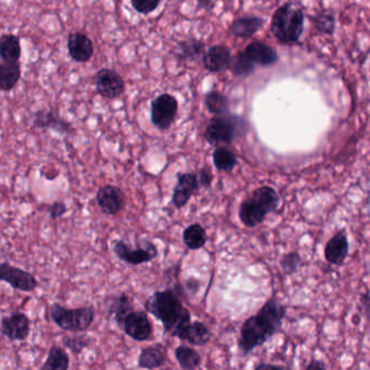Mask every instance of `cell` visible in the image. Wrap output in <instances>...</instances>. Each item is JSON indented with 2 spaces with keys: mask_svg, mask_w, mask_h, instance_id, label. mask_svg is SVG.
I'll return each instance as SVG.
<instances>
[{
  "mask_svg": "<svg viewBox=\"0 0 370 370\" xmlns=\"http://www.w3.org/2000/svg\"><path fill=\"white\" fill-rule=\"evenodd\" d=\"M279 204V194L272 187H260L241 202L239 218L245 227L254 229L264 222L268 214L277 211Z\"/></svg>",
  "mask_w": 370,
  "mask_h": 370,
  "instance_id": "3",
  "label": "cell"
},
{
  "mask_svg": "<svg viewBox=\"0 0 370 370\" xmlns=\"http://www.w3.org/2000/svg\"><path fill=\"white\" fill-rule=\"evenodd\" d=\"M199 288H200V282L196 278L190 277L185 282L184 290L186 294L192 293V295H194L199 291Z\"/></svg>",
  "mask_w": 370,
  "mask_h": 370,
  "instance_id": "40",
  "label": "cell"
},
{
  "mask_svg": "<svg viewBox=\"0 0 370 370\" xmlns=\"http://www.w3.org/2000/svg\"><path fill=\"white\" fill-rule=\"evenodd\" d=\"M22 54L20 38L13 34H3L0 38V58L1 61H19Z\"/></svg>",
  "mask_w": 370,
  "mask_h": 370,
  "instance_id": "23",
  "label": "cell"
},
{
  "mask_svg": "<svg viewBox=\"0 0 370 370\" xmlns=\"http://www.w3.org/2000/svg\"><path fill=\"white\" fill-rule=\"evenodd\" d=\"M70 366V357L61 346H54L50 348L48 357L42 370H66Z\"/></svg>",
  "mask_w": 370,
  "mask_h": 370,
  "instance_id": "31",
  "label": "cell"
},
{
  "mask_svg": "<svg viewBox=\"0 0 370 370\" xmlns=\"http://www.w3.org/2000/svg\"><path fill=\"white\" fill-rule=\"evenodd\" d=\"M358 309H360V313L370 321V289L360 294Z\"/></svg>",
  "mask_w": 370,
  "mask_h": 370,
  "instance_id": "39",
  "label": "cell"
},
{
  "mask_svg": "<svg viewBox=\"0 0 370 370\" xmlns=\"http://www.w3.org/2000/svg\"><path fill=\"white\" fill-rule=\"evenodd\" d=\"M198 6L202 8V9H206V10L213 7V5L211 3V0H198Z\"/></svg>",
  "mask_w": 370,
  "mask_h": 370,
  "instance_id": "42",
  "label": "cell"
},
{
  "mask_svg": "<svg viewBox=\"0 0 370 370\" xmlns=\"http://www.w3.org/2000/svg\"><path fill=\"white\" fill-rule=\"evenodd\" d=\"M302 259L298 252H289L282 256L280 265L284 272L287 275H293L299 270Z\"/></svg>",
  "mask_w": 370,
  "mask_h": 370,
  "instance_id": "35",
  "label": "cell"
},
{
  "mask_svg": "<svg viewBox=\"0 0 370 370\" xmlns=\"http://www.w3.org/2000/svg\"><path fill=\"white\" fill-rule=\"evenodd\" d=\"M245 54L249 56V59L253 63L259 64V65H272L278 61L277 52L264 43H251L245 47Z\"/></svg>",
  "mask_w": 370,
  "mask_h": 370,
  "instance_id": "20",
  "label": "cell"
},
{
  "mask_svg": "<svg viewBox=\"0 0 370 370\" xmlns=\"http://www.w3.org/2000/svg\"><path fill=\"white\" fill-rule=\"evenodd\" d=\"M247 123L242 118L226 114L215 116L208 121L204 138L213 147L229 145L233 141L239 132L245 130Z\"/></svg>",
  "mask_w": 370,
  "mask_h": 370,
  "instance_id": "5",
  "label": "cell"
},
{
  "mask_svg": "<svg viewBox=\"0 0 370 370\" xmlns=\"http://www.w3.org/2000/svg\"><path fill=\"white\" fill-rule=\"evenodd\" d=\"M178 112V101L171 93H161L153 99L150 116L153 125L160 130H169L174 123Z\"/></svg>",
  "mask_w": 370,
  "mask_h": 370,
  "instance_id": "8",
  "label": "cell"
},
{
  "mask_svg": "<svg viewBox=\"0 0 370 370\" xmlns=\"http://www.w3.org/2000/svg\"><path fill=\"white\" fill-rule=\"evenodd\" d=\"M132 309H134V307H132V301L130 295L122 293L113 299L109 311L116 321V325L122 329L126 316L130 314V311H132Z\"/></svg>",
  "mask_w": 370,
  "mask_h": 370,
  "instance_id": "26",
  "label": "cell"
},
{
  "mask_svg": "<svg viewBox=\"0 0 370 370\" xmlns=\"http://www.w3.org/2000/svg\"><path fill=\"white\" fill-rule=\"evenodd\" d=\"M34 126L37 128H49L59 134H70L72 125L60 118L54 111H38L35 113Z\"/></svg>",
  "mask_w": 370,
  "mask_h": 370,
  "instance_id": "19",
  "label": "cell"
},
{
  "mask_svg": "<svg viewBox=\"0 0 370 370\" xmlns=\"http://www.w3.org/2000/svg\"><path fill=\"white\" fill-rule=\"evenodd\" d=\"M167 362V348L162 344H155L142 348L138 357V367L142 369H157L164 367Z\"/></svg>",
  "mask_w": 370,
  "mask_h": 370,
  "instance_id": "18",
  "label": "cell"
},
{
  "mask_svg": "<svg viewBox=\"0 0 370 370\" xmlns=\"http://www.w3.org/2000/svg\"><path fill=\"white\" fill-rule=\"evenodd\" d=\"M96 201L103 214L116 215L125 206V194L118 187L106 185L98 189Z\"/></svg>",
  "mask_w": 370,
  "mask_h": 370,
  "instance_id": "13",
  "label": "cell"
},
{
  "mask_svg": "<svg viewBox=\"0 0 370 370\" xmlns=\"http://www.w3.org/2000/svg\"><path fill=\"white\" fill-rule=\"evenodd\" d=\"M231 58V50L227 47L222 45L210 47L203 54L204 68L211 73H218L229 69Z\"/></svg>",
  "mask_w": 370,
  "mask_h": 370,
  "instance_id": "17",
  "label": "cell"
},
{
  "mask_svg": "<svg viewBox=\"0 0 370 370\" xmlns=\"http://www.w3.org/2000/svg\"><path fill=\"white\" fill-rule=\"evenodd\" d=\"M68 52L74 61L87 62L95 52L93 40L83 33H71L68 37Z\"/></svg>",
  "mask_w": 370,
  "mask_h": 370,
  "instance_id": "15",
  "label": "cell"
},
{
  "mask_svg": "<svg viewBox=\"0 0 370 370\" xmlns=\"http://www.w3.org/2000/svg\"><path fill=\"white\" fill-rule=\"evenodd\" d=\"M212 157H213L214 167L221 172H231L238 164V160H237L235 153L225 146L216 147Z\"/></svg>",
  "mask_w": 370,
  "mask_h": 370,
  "instance_id": "28",
  "label": "cell"
},
{
  "mask_svg": "<svg viewBox=\"0 0 370 370\" xmlns=\"http://www.w3.org/2000/svg\"><path fill=\"white\" fill-rule=\"evenodd\" d=\"M62 344L64 348L71 350L74 355H79L89 346V342L85 337L65 336L62 338Z\"/></svg>",
  "mask_w": 370,
  "mask_h": 370,
  "instance_id": "34",
  "label": "cell"
},
{
  "mask_svg": "<svg viewBox=\"0 0 370 370\" xmlns=\"http://www.w3.org/2000/svg\"><path fill=\"white\" fill-rule=\"evenodd\" d=\"M315 29L323 34L332 35L336 29V17L330 10H323L317 13L314 19H311Z\"/></svg>",
  "mask_w": 370,
  "mask_h": 370,
  "instance_id": "33",
  "label": "cell"
},
{
  "mask_svg": "<svg viewBox=\"0 0 370 370\" xmlns=\"http://www.w3.org/2000/svg\"><path fill=\"white\" fill-rule=\"evenodd\" d=\"M286 315L287 307L272 298L256 314L247 319L241 327L238 340V348L242 355H248L279 332Z\"/></svg>",
  "mask_w": 370,
  "mask_h": 370,
  "instance_id": "1",
  "label": "cell"
},
{
  "mask_svg": "<svg viewBox=\"0 0 370 370\" xmlns=\"http://www.w3.org/2000/svg\"><path fill=\"white\" fill-rule=\"evenodd\" d=\"M50 316L59 328L71 332H81L93 324L95 311L93 307H87L69 309L59 303H54L50 307Z\"/></svg>",
  "mask_w": 370,
  "mask_h": 370,
  "instance_id": "6",
  "label": "cell"
},
{
  "mask_svg": "<svg viewBox=\"0 0 370 370\" xmlns=\"http://www.w3.org/2000/svg\"><path fill=\"white\" fill-rule=\"evenodd\" d=\"M326 368V365H325L323 362H321V360H311V363L309 364V365L305 366V369L307 370H311V369H325Z\"/></svg>",
  "mask_w": 370,
  "mask_h": 370,
  "instance_id": "41",
  "label": "cell"
},
{
  "mask_svg": "<svg viewBox=\"0 0 370 370\" xmlns=\"http://www.w3.org/2000/svg\"><path fill=\"white\" fill-rule=\"evenodd\" d=\"M229 69L236 77H248L254 72L255 64L249 59V56L245 54V52H242L231 58Z\"/></svg>",
  "mask_w": 370,
  "mask_h": 370,
  "instance_id": "32",
  "label": "cell"
},
{
  "mask_svg": "<svg viewBox=\"0 0 370 370\" xmlns=\"http://www.w3.org/2000/svg\"><path fill=\"white\" fill-rule=\"evenodd\" d=\"M204 103L208 112L214 116H226L229 113V99L221 91H211L206 93Z\"/></svg>",
  "mask_w": 370,
  "mask_h": 370,
  "instance_id": "29",
  "label": "cell"
},
{
  "mask_svg": "<svg viewBox=\"0 0 370 370\" xmlns=\"http://www.w3.org/2000/svg\"><path fill=\"white\" fill-rule=\"evenodd\" d=\"M200 189L196 173H180L176 186L173 189L172 202L175 208H182Z\"/></svg>",
  "mask_w": 370,
  "mask_h": 370,
  "instance_id": "14",
  "label": "cell"
},
{
  "mask_svg": "<svg viewBox=\"0 0 370 370\" xmlns=\"http://www.w3.org/2000/svg\"><path fill=\"white\" fill-rule=\"evenodd\" d=\"M305 20L302 8L291 3H284L275 11L270 30L282 44H293L299 42L305 30Z\"/></svg>",
  "mask_w": 370,
  "mask_h": 370,
  "instance_id": "4",
  "label": "cell"
},
{
  "mask_svg": "<svg viewBox=\"0 0 370 370\" xmlns=\"http://www.w3.org/2000/svg\"><path fill=\"white\" fill-rule=\"evenodd\" d=\"M31 323L26 315L13 311L0 321L1 334L11 341H24L30 334Z\"/></svg>",
  "mask_w": 370,
  "mask_h": 370,
  "instance_id": "11",
  "label": "cell"
},
{
  "mask_svg": "<svg viewBox=\"0 0 370 370\" xmlns=\"http://www.w3.org/2000/svg\"><path fill=\"white\" fill-rule=\"evenodd\" d=\"M0 280L22 292H32L38 287V282L31 272L6 262L0 264Z\"/></svg>",
  "mask_w": 370,
  "mask_h": 370,
  "instance_id": "9",
  "label": "cell"
},
{
  "mask_svg": "<svg viewBox=\"0 0 370 370\" xmlns=\"http://www.w3.org/2000/svg\"><path fill=\"white\" fill-rule=\"evenodd\" d=\"M95 79H96L97 93L105 98H118L125 91L124 79L114 70H99Z\"/></svg>",
  "mask_w": 370,
  "mask_h": 370,
  "instance_id": "12",
  "label": "cell"
},
{
  "mask_svg": "<svg viewBox=\"0 0 370 370\" xmlns=\"http://www.w3.org/2000/svg\"><path fill=\"white\" fill-rule=\"evenodd\" d=\"M20 79V62H1L0 64V87H1V91H13Z\"/></svg>",
  "mask_w": 370,
  "mask_h": 370,
  "instance_id": "24",
  "label": "cell"
},
{
  "mask_svg": "<svg viewBox=\"0 0 370 370\" xmlns=\"http://www.w3.org/2000/svg\"><path fill=\"white\" fill-rule=\"evenodd\" d=\"M112 250L118 260L134 266L153 262L159 255L157 245L151 241H140L136 247H132L123 240H116L112 243Z\"/></svg>",
  "mask_w": 370,
  "mask_h": 370,
  "instance_id": "7",
  "label": "cell"
},
{
  "mask_svg": "<svg viewBox=\"0 0 370 370\" xmlns=\"http://www.w3.org/2000/svg\"><path fill=\"white\" fill-rule=\"evenodd\" d=\"M264 21L262 17L248 15L236 19L231 25V32L238 38H250L262 29Z\"/></svg>",
  "mask_w": 370,
  "mask_h": 370,
  "instance_id": "21",
  "label": "cell"
},
{
  "mask_svg": "<svg viewBox=\"0 0 370 370\" xmlns=\"http://www.w3.org/2000/svg\"><path fill=\"white\" fill-rule=\"evenodd\" d=\"M255 369H265V368H284L282 366L272 365V364H260L255 366Z\"/></svg>",
  "mask_w": 370,
  "mask_h": 370,
  "instance_id": "43",
  "label": "cell"
},
{
  "mask_svg": "<svg viewBox=\"0 0 370 370\" xmlns=\"http://www.w3.org/2000/svg\"><path fill=\"white\" fill-rule=\"evenodd\" d=\"M47 211L49 214V217L56 221V219H59L60 217H62L66 213L68 208H66L65 203H63V202L56 201L50 204L47 208Z\"/></svg>",
  "mask_w": 370,
  "mask_h": 370,
  "instance_id": "38",
  "label": "cell"
},
{
  "mask_svg": "<svg viewBox=\"0 0 370 370\" xmlns=\"http://www.w3.org/2000/svg\"><path fill=\"white\" fill-rule=\"evenodd\" d=\"M206 44L196 38H189L177 44L174 50V56L179 61L194 60L201 54H206Z\"/></svg>",
  "mask_w": 370,
  "mask_h": 370,
  "instance_id": "22",
  "label": "cell"
},
{
  "mask_svg": "<svg viewBox=\"0 0 370 370\" xmlns=\"http://www.w3.org/2000/svg\"><path fill=\"white\" fill-rule=\"evenodd\" d=\"M183 240L189 250H200L206 245L208 235H206V229L200 224L194 223L189 225L183 231Z\"/></svg>",
  "mask_w": 370,
  "mask_h": 370,
  "instance_id": "25",
  "label": "cell"
},
{
  "mask_svg": "<svg viewBox=\"0 0 370 370\" xmlns=\"http://www.w3.org/2000/svg\"><path fill=\"white\" fill-rule=\"evenodd\" d=\"M183 298L175 288L155 291L145 302V309L161 321L169 336L185 341L192 324V314L183 305Z\"/></svg>",
  "mask_w": 370,
  "mask_h": 370,
  "instance_id": "2",
  "label": "cell"
},
{
  "mask_svg": "<svg viewBox=\"0 0 370 370\" xmlns=\"http://www.w3.org/2000/svg\"><path fill=\"white\" fill-rule=\"evenodd\" d=\"M123 331L132 340L148 341L153 334V324L148 317L147 313L142 311H132L126 316Z\"/></svg>",
  "mask_w": 370,
  "mask_h": 370,
  "instance_id": "10",
  "label": "cell"
},
{
  "mask_svg": "<svg viewBox=\"0 0 370 370\" xmlns=\"http://www.w3.org/2000/svg\"><path fill=\"white\" fill-rule=\"evenodd\" d=\"M198 175L199 185L200 188L208 189L212 186L213 183V173H212L211 169L208 167H203L202 169H199L196 172Z\"/></svg>",
  "mask_w": 370,
  "mask_h": 370,
  "instance_id": "37",
  "label": "cell"
},
{
  "mask_svg": "<svg viewBox=\"0 0 370 370\" xmlns=\"http://www.w3.org/2000/svg\"><path fill=\"white\" fill-rule=\"evenodd\" d=\"M348 250L350 245H348V236L344 229H341L327 242L324 251L325 259L331 265L344 264L348 256Z\"/></svg>",
  "mask_w": 370,
  "mask_h": 370,
  "instance_id": "16",
  "label": "cell"
},
{
  "mask_svg": "<svg viewBox=\"0 0 370 370\" xmlns=\"http://www.w3.org/2000/svg\"><path fill=\"white\" fill-rule=\"evenodd\" d=\"M162 0H130L132 8L140 15H149L157 10Z\"/></svg>",
  "mask_w": 370,
  "mask_h": 370,
  "instance_id": "36",
  "label": "cell"
},
{
  "mask_svg": "<svg viewBox=\"0 0 370 370\" xmlns=\"http://www.w3.org/2000/svg\"><path fill=\"white\" fill-rule=\"evenodd\" d=\"M174 355L179 366L184 370L196 369L202 363L201 355L198 353V350L185 344L175 348Z\"/></svg>",
  "mask_w": 370,
  "mask_h": 370,
  "instance_id": "27",
  "label": "cell"
},
{
  "mask_svg": "<svg viewBox=\"0 0 370 370\" xmlns=\"http://www.w3.org/2000/svg\"><path fill=\"white\" fill-rule=\"evenodd\" d=\"M211 339L210 329L202 321H192L187 331L185 342L194 346H204Z\"/></svg>",
  "mask_w": 370,
  "mask_h": 370,
  "instance_id": "30",
  "label": "cell"
}]
</instances>
